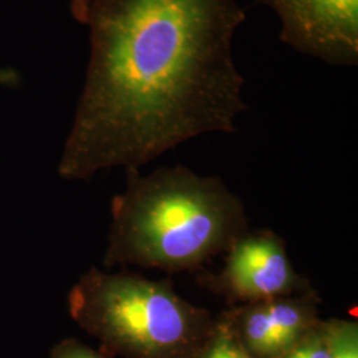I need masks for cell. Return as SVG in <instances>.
I'll list each match as a JSON object with an SVG mask.
<instances>
[{
    "mask_svg": "<svg viewBox=\"0 0 358 358\" xmlns=\"http://www.w3.org/2000/svg\"><path fill=\"white\" fill-rule=\"evenodd\" d=\"M278 358H328L325 320H321L299 345Z\"/></svg>",
    "mask_w": 358,
    "mask_h": 358,
    "instance_id": "cell-9",
    "label": "cell"
},
{
    "mask_svg": "<svg viewBox=\"0 0 358 358\" xmlns=\"http://www.w3.org/2000/svg\"><path fill=\"white\" fill-rule=\"evenodd\" d=\"M316 289L227 308L235 334L252 358H278L299 345L320 322Z\"/></svg>",
    "mask_w": 358,
    "mask_h": 358,
    "instance_id": "cell-6",
    "label": "cell"
},
{
    "mask_svg": "<svg viewBox=\"0 0 358 358\" xmlns=\"http://www.w3.org/2000/svg\"><path fill=\"white\" fill-rule=\"evenodd\" d=\"M71 11L90 29V59L62 178L141 169L202 134L236 131L247 110L236 0H71Z\"/></svg>",
    "mask_w": 358,
    "mask_h": 358,
    "instance_id": "cell-1",
    "label": "cell"
},
{
    "mask_svg": "<svg viewBox=\"0 0 358 358\" xmlns=\"http://www.w3.org/2000/svg\"><path fill=\"white\" fill-rule=\"evenodd\" d=\"M51 358H115L108 353L85 345L77 338H64L53 346Z\"/></svg>",
    "mask_w": 358,
    "mask_h": 358,
    "instance_id": "cell-10",
    "label": "cell"
},
{
    "mask_svg": "<svg viewBox=\"0 0 358 358\" xmlns=\"http://www.w3.org/2000/svg\"><path fill=\"white\" fill-rule=\"evenodd\" d=\"M125 171V190L110 205L105 268L201 271L250 230L242 198L220 177L183 165Z\"/></svg>",
    "mask_w": 358,
    "mask_h": 358,
    "instance_id": "cell-2",
    "label": "cell"
},
{
    "mask_svg": "<svg viewBox=\"0 0 358 358\" xmlns=\"http://www.w3.org/2000/svg\"><path fill=\"white\" fill-rule=\"evenodd\" d=\"M328 358H358V322L346 319H328Z\"/></svg>",
    "mask_w": 358,
    "mask_h": 358,
    "instance_id": "cell-8",
    "label": "cell"
},
{
    "mask_svg": "<svg viewBox=\"0 0 358 358\" xmlns=\"http://www.w3.org/2000/svg\"><path fill=\"white\" fill-rule=\"evenodd\" d=\"M196 282L229 308L315 289L294 268L285 241L269 229L239 236L226 251L223 267L217 272L201 269Z\"/></svg>",
    "mask_w": 358,
    "mask_h": 358,
    "instance_id": "cell-4",
    "label": "cell"
},
{
    "mask_svg": "<svg viewBox=\"0 0 358 358\" xmlns=\"http://www.w3.org/2000/svg\"><path fill=\"white\" fill-rule=\"evenodd\" d=\"M68 310L109 356L189 358L215 317L176 291L171 279L92 267L68 294Z\"/></svg>",
    "mask_w": 358,
    "mask_h": 358,
    "instance_id": "cell-3",
    "label": "cell"
},
{
    "mask_svg": "<svg viewBox=\"0 0 358 358\" xmlns=\"http://www.w3.org/2000/svg\"><path fill=\"white\" fill-rule=\"evenodd\" d=\"M189 358H252L239 343L227 313L223 310L215 317V324Z\"/></svg>",
    "mask_w": 358,
    "mask_h": 358,
    "instance_id": "cell-7",
    "label": "cell"
},
{
    "mask_svg": "<svg viewBox=\"0 0 358 358\" xmlns=\"http://www.w3.org/2000/svg\"><path fill=\"white\" fill-rule=\"evenodd\" d=\"M278 15L280 40L337 66L358 64V0H255Z\"/></svg>",
    "mask_w": 358,
    "mask_h": 358,
    "instance_id": "cell-5",
    "label": "cell"
}]
</instances>
